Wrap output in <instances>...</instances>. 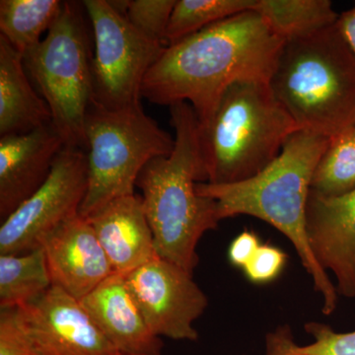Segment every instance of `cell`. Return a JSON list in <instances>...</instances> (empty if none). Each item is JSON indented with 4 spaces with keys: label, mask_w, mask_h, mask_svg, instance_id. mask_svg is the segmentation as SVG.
Instances as JSON below:
<instances>
[{
    "label": "cell",
    "mask_w": 355,
    "mask_h": 355,
    "mask_svg": "<svg viewBox=\"0 0 355 355\" xmlns=\"http://www.w3.org/2000/svg\"><path fill=\"white\" fill-rule=\"evenodd\" d=\"M284 43L254 9L232 16L166 46L142 97L169 107L188 103L202 125L233 84L268 83Z\"/></svg>",
    "instance_id": "obj_1"
},
{
    "label": "cell",
    "mask_w": 355,
    "mask_h": 355,
    "mask_svg": "<svg viewBox=\"0 0 355 355\" xmlns=\"http://www.w3.org/2000/svg\"><path fill=\"white\" fill-rule=\"evenodd\" d=\"M330 139L300 128L286 139L279 155L256 176L235 184H197L200 195L216 200L221 220L253 216L286 236L309 273L315 291L323 298L322 311L326 316L335 312L340 294L311 249L306 214L313 174Z\"/></svg>",
    "instance_id": "obj_2"
},
{
    "label": "cell",
    "mask_w": 355,
    "mask_h": 355,
    "mask_svg": "<svg viewBox=\"0 0 355 355\" xmlns=\"http://www.w3.org/2000/svg\"><path fill=\"white\" fill-rule=\"evenodd\" d=\"M175 146L165 157L153 159L140 172L147 220L153 230L156 256L193 275L198 265L197 248L205 233L218 227V205L200 195L203 183L198 146V120L188 103L170 106Z\"/></svg>",
    "instance_id": "obj_3"
},
{
    "label": "cell",
    "mask_w": 355,
    "mask_h": 355,
    "mask_svg": "<svg viewBox=\"0 0 355 355\" xmlns=\"http://www.w3.org/2000/svg\"><path fill=\"white\" fill-rule=\"evenodd\" d=\"M268 85L299 128L331 139L355 125V53L336 22L286 41Z\"/></svg>",
    "instance_id": "obj_4"
},
{
    "label": "cell",
    "mask_w": 355,
    "mask_h": 355,
    "mask_svg": "<svg viewBox=\"0 0 355 355\" xmlns=\"http://www.w3.org/2000/svg\"><path fill=\"white\" fill-rule=\"evenodd\" d=\"M298 130L268 83L233 84L209 120L198 123L203 183L235 184L256 176Z\"/></svg>",
    "instance_id": "obj_5"
},
{
    "label": "cell",
    "mask_w": 355,
    "mask_h": 355,
    "mask_svg": "<svg viewBox=\"0 0 355 355\" xmlns=\"http://www.w3.org/2000/svg\"><path fill=\"white\" fill-rule=\"evenodd\" d=\"M91 32L83 2L64 1L44 39L23 55L26 71L48 104L65 147L84 151L93 100Z\"/></svg>",
    "instance_id": "obj_6"
},
{
    "label": "cell",
    "mask_w": 355,
    "mask_h": 355,
    "mask_svg": "<svg viewBox=\"0 0 355 355\" xmlns=\"http://www.w3.org/2000/svg\"><path fill=\"white\" fill-rule=\"evenodd\" d=\"M88 188L79 216L88 217L116 198L135 195L140 172L172 153L175 139L142 107L108 110L91 103L85 120Z\"/></svg>",
    "instance_id": "obj_7"
},
{
    "label": "cell",
    "mask_w": 355,
    "mask_h": 355,
    "mask_svg": "<svg viewBox=\"0 0 355 355\" xmlns=\"http://www.w3.org/2000/svg\"><path fill=\"white\" fill-rule=\"evenodd\" d=\"M92 30V102L102 108L141 106L142 85L164 44L137 31L113 1L84 0Z\"/></svg>",
    "instance_id": "obj_8"
},
{
    "label": "cell",
    "mask_w": 355,
    "mask_h": 355,
    "mask_svg": "<svg viewBox=\"0 0 355 355\" xmlns=\"http://www.w3.org/2000/svg\"><path fill=\"white\" fill-rule=\"evenodd\" d=\"M87 188L86 151L64 147L43 186L1 221L0 254H24L41 248L58 226L78 216Z\"/></svg>",
    "instance_id": "obj_9"
},
{
    "label": "cell",
    "mask_w": 355,
    "mask_h": 355,
    "mask_svg": "<svg viewBox=\"0 0 355 355\" xmlns=\"http://www.w3.org/2000/svg\"><path fill=\"white\" fill-rule=\"evenodd\" d=\"M123 277L154 335L198 340L193 323L205 313L209 299L193 275L156 256Z\"/></svg>",
    "instance_id": "obj_10"
},
{
    "label": "cell",
    "mask_w": 355,
    "mask_h": 355,
    "mask_svg": "<svg viewBox=\"0 0 355 355\" xmlns=\"http://www.w3.org/2000/svg\"><path fill=\"white\" fill-rule=\"evenodd\" d=\"M18 310L41 355H120L80 300L60 287L51 286Z\"/></svg>",
    "instance_id": "obj_11"
},
{
    "label": "cell",
    "mask_w": 355,
    "mask_h": 355,
    "mask_svg": "<svg viewBox=\"0 0 355 355\" xmlns=\"http://www.w3.org/2000/svg\"><path fill=\"white\" fill-rule=\"evenodd\" d=\"M51 284L81 300L114 275L107 254L87 219L65 221L42 243Z\"/></svg>",
    "instance_id": "obj_12"
},
{
    "label": "cell",
    "mask_w": 355,
    "mask_h": 355,
    "mask_svg": "<svg viewBox=\"0 0 355 355\" xmlns=\"http://www.w3.org/2000/svg\"><path fill=\"white\" fill-rule=\"evenodd\" d=\"M306 216L318 263L333 273L340 295L355 298V191L334 198L310 193Z\"/></svg>",
    "instance_id": "obj_13"
},
{
    "label": "cell",
    "mask_w": 355,
    "mask_h": 355,
    "mask_svg": "<svg viewBox=\"0 0 355 355\" xmlns=\"http://www.w3.org/2000/svg\"><path fill=\"white\" fill-rule=\"evenodd\" d=\"M64 147L53 125L24 135L0 137L1 221L43 186Z\"/></svg>",
    "instance_id": "obj_14"
},
{
    "label": "cell",
    "mask_w": 355,
    "mask_h": 355,
    "mask_svg": "<svg viewBox=\"0 0 355 355\" xmlns=\"http://www.w3.org/2000/svg\"><path fill=\"white\" fill-rule=\"evenodd\" d=\"M80 302L119 354L163 355L162 338L149 329L123 275L114 273Z\"/></svg>",
    "instance_id": "obj_15"
},
{
    "label": "cell",
    "mask_w": 355,
    "mask_h": 355,
    "mask_svg": "<svg viewBox=\"0 0 355 355\" xmlns=\"http://www.w3.org/2000/svg\"><path fill=\"white\" fill-rule=\"evenodd\" d=\"M86 219L108 257L114 273L125 275L156 257L153 230L141 196L107 203Z\"/></svg>",
    "instance_id": "obj_16"
},
{
    "label": "cell",
    "mask_w": 355,
    "mask_h": 355,
    "mask_svg": "<svg viewBox=\"0 0 355 355\" xmlns=\"http://www.w3.org/2000/svg\"><path fill=\"white\" fill-rule=\"evenodd\" d=\"M50 125V108L28 76L23 55L0 36V137Z\"/></svg>",
    "instance_id": "obj_17"
},
{
    "label": "cell",
    "mask_w": 355,
    "mask_h": 355,
    "mask_svg": "<svg viewBox=\"0 0 355 355\" xmlns=\"http://www.w3.org/2000/svg\"><path fill=\"white\" fill-rule=\"evenodd\" d=\"M254 10L284 42L323 30L340 16L329 0H257Z\"/></svg>",
    "instance_id": "obj_18"
},
{
    "label": "cell",
    "mask_w": 355,
    "mask_h": 355,
    "mask_svg": "<svg viewBox=\"0 0 355 355\" xmlns=\"http://www.w3.org/2000/svg\"><path fill=\"white\" fill-rule=\"evenodd\" d=\"M53 286L43 249L0 254V309L19 308Z\"/></svg>",
    "instance_id": "obj_19"
},
{
    "label": "cell",
    "mask_w": 355,
    "mask_h": 355,
    "mask_svg": "<svg viewBox=\"0 0 355 355\" xmlns=\"http://www.w3.org/2000/svg\"><path fill=\"white\" fill-rule=\"evenodd\" d=\"M62 6L58 0H1L0 36L24 55L44 39Z\"/></svg>",
    "instance_id": "obj_20"
},
{
    "label": "cell",
    "mask_w": 355,
    "mask_h": 355,
    "mask_svg": "<svg viewBox=\"0 0 355 355\" xmlns=\"http://www.w3.org/2000/svg\"><path fill=\"white\" fill-rule=\"evenodd\" d=\"M354 191L355 125L331 137L311 183V193L323 198H340Z\"/></svg>",
    "instance_id": "obj_21"
},
{
    "label": "cell",
    "mask_w": 355,
    "mask_h": 355,
    "mask_svg": "<svg viewBox=\"0 0 355 355\" xmlns=\"http://www.w3.org/2000/svg\"><path fill=\"white\" fill-rule=\"evenodd\" d=\"M257 0H176L167 32L166 44L195 34L205 28L253 10Z\"/></svg>",
    "instance_id": "obj_22"
},
{
    "label": "cell",
    "mask_w": 355,
    "mask_h": 355,
    "mask_svg": "<svg viewBox=\"0 0 355 355\" xmlns=\"http://www.w3.org/2000/svg\"><path fill=\"white\" fill-rule=\"evenodd\" d=\"M304 328L314 340L309 345H296L291 328L282 327L268 336L266 347L280 355H355V331L338 333L319 322H309Z\"/></svg>",
    "instance_id": "obj_23"
},
{
    "label": "cell",
    "mask_w": 355,
    "mask_h": 355,
    "mask_svg": "<svg viewBox=\"0 0 355 355\" xmlns=\"http://www.w3.org/2000/svg\"><path fill=\"white\" fill-rule=\"evenodd\" d=\"M113 3L137 31L167 46L166 32L176 0H130Z\"/></svg>",
    "instance_id": "obj_24"
},
{
    "label": "cell",
    "mask_w": 355,
    "mask_h": 355,
    "mask_svg": "<svg viewBox=\"0 0 355 355\" xmlns=\"http://www.w3.org/2000/svg\"><path fill=\"white\" fill-rule=\"evenodd\" d=\"M0 355H41L26 330L18 308L0 309Z\"/></svg>",
    "instance_id": "obj_25"
},
{
    "label": "cell",
    "mask_w": 355,
    "mask_h": 355,
    "mask_svg": "<svg viewBox=\"0 0 355 355\" xmlns=\"http://www.w3.org/2000/svg\"><path fill=\"white\" fill-rule=\"evenodd\" d=\"M286 263V254L282 249L261 243L243 270L250 282L261 286L275 282L284 272Z\"/></svg>",
    "instance_id": "obj_26"
},
{
    "label": "cell",
    "mask_w": 355,
    "mask_h": 355,
    "mask_svg": "<svg viewBox=\"0 0 355 355\" xmlns=\"http://www.w3.org/2000/svg\"><path fill=\"white\" fill-rule=\"evenodd\" d=\"M261 245L260 237L253 231H243L231 242L228 260L235 268H244Z\"/></svg>",
    "instance_id": "obj_27"
},
{
    "label": "cell",
    "mask_w": 355,
    "mask_h": 355,
    "mask_svg": "<svg viewBox=\"0 0 355 355\" xmlns=\"http://www.w3.org/2000/svg\"><path fill=\"white\" fill-rule=\"evenodd\" d=\"M336 27L343 38L355 53V7L338 16Z\"/></svg>",
    "instance_id": "obj_28"
},
{
    "label": "cell",
    "mask_w": 355,
    "mask_h": 355,
    "mask_svg": "<svg viewBox=\"0 0 355 355\" xmlns=\"http://www.w3.org/2000/svg\"><path fill=\"white\" fill-rule=\"evenodd\" d=\"M266 355H280L277 354V352H273L272 349H266Z\"/></svg>",
    "instance_id": "obj_29"
},
{
    "label": "cell",
    "mask_w": 355,
    "mask_h": 355,
    "mask_svg": "<svg viewBox=\"0 0 355 355\" xmlns=\"http://www.w3.org/2000/svg\"><path fill=\"white\" fill-rule=\"evenodd\" d=\"M120 355H123V354H120Z\"/></svg>",
    "instance_id": "obj_30"
}]
</instances>
